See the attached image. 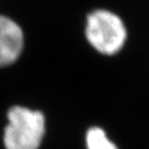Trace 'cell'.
Listing matches in <instances>:
<instances>
[{"label":"cell","mask_w":149,"mask_h":149,"mask_svg":"<svg viewBox=\"0 0 149 149\" xmlns=\"http://www.w3.org/2000/svg\"><path fill=\"white\" fill-rule=\"evenodd\" d=\"M46 134L42 112L23 106H14L7 112L3 132L5 149H38Z\"/></svg>","instance_id":"obj_1"},{"label":"cell","mask_w":149,"mask_h":149,"mask_svg":"<svg viewBox=\"0 0 149 149\" xmlns=\"http://www.w3.org/2000/svg\"><path fill=\"white\" fill-rule=\"evenodd\" d=\"M85 35L93 49L102 55H115L126 40L123 21L114 13L96 9L87 16Z\"/></svg>","instance_id":"obj_2"},{"label":"cell","mask_w":149,"mask_h":149,"mask_svg":"<svg viewBox=\"0 0 149 149\" xmlns=\"http://www.w3.org/2000/svg\"><path fill=\"white\" fill-rule=\"evenodd\" d=\"M24 49L21 27L8 17L0 16V68L14 64Z\"/></svg>","instance_id":"obj_3"},{"label":"cell","mask_w":149,"mask_h":149,"mask_svg":"<svg viewBox=\"0 0 149 149\" xmlns=\"http://www.w3.org/2000/svg\"><path fill=\"white\" fill-rule=\"evenodd\" d=\"M87 149H118L117 145L107 136L100 126H92L87 130L85 136Z\"/></svg>","instance_id":"obj_4"}]
</instances>
